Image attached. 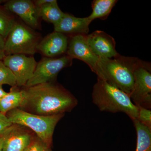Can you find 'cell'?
<instances>
[{"mask_svg": "<svg viewBox=\"0 0 151 151\" xmlns=\"http://www.w3.org/2000/svg\"><path fill=\"white\" fill-rule=\"evenodd\" d=\"M0 151H3L2 147V140L1 137H0Z\"/></svg>", "mask_w": 151, "mask_h": 151, "instance_id": "28", "label": "cell"}, {"mask_svg": "<svg viewBox=\"0 0 151 151\" xmlns=\"http://www.w3.org/2000/svg\"><path fill=\"white\" fill-rule=\"evenodd\" d=\"M54 1V0H37L35 2V4L36 6L39 7L49 3L52 2Z\"/></svg>", "mask_w": 151, "mask_h": 151, "instance_id": "24", "label": "cell"}, {"mask_svg": "<svg viewBox=\"0 0 151 151\" xmlns=\"http://www.w3.org/2000/svg\"><path fill=\"white\" fill-rule=\"evenodd\" d=\"M138 108V120L143 125L151 129V111L150 109L139 107Z\"/></svg>", "mask_w": 151, "mask_h": 151, "instance_id": "21", "label": "cell"}, {"mask_svg": "<svg viewBox=\"0 0 151 151\" xmlns=\"http://www.w3.org/2000/svg\"><path fill=\"white\" fill-rule=\"evenodd\" d=\"M26 127L12 124L0 136L3 151H23L36 135Z\"/></svg>", "mask_w": 151, "mask_h": 151, "instance_id": "10", "label": "cell"}, {"mask_svg": "<svg viewBox=\"0 0 151 151\" xmlns=\"http://www.w3.org/2000/svg\"><path fill=\"white\" fill-rule=\"evenodd\" d=\"M72 60L67 55L58 58H44L37 64L33 74L27 81L26 87L51 82L60 70L71 65Z\"/></svg>", "mask_w": 151, "mask_h": 151, "instance_id": "6", "label": "cell"}, {"mask_svg": "<svg viewBox=\"0 0 151 151\" xmlns=\"http://www.w3.org/2000/svg\"><path fill=\"white\" fill-rule=\"evenodd\" d=\"M86 40L92 51L100 59L113 58L119 54L114 38L103 31L96 30L87 35Z\"/></svg>", "mask_w": 151, "mask_h": 151, "instance_id": "11", "label": "cell"}, {"mask_svg": "<svg viewBox=\"0 0 151 151\" xmlns=\"http://www.w3.org/2000/svg\"><path fill=\"white\" fill-rule=\"evenodd\" d=\"M38 16L44 20L52 24L55 26L60 22L65 14L60 9L57 1L37 7Z\"/></svg>", "mask_w": 151, "mask_h": 151, "instance_id": "16", "label": "cell"}, {"mask_svg": "<svg viewBox=\"0 0 151 151\" xmlns=\"http://www.w3.org/2000/svg\"><path fill=\"white\" fill-rule=\"evenodd\" d=\"M134 87L130 97L137 107L151 108V65L145 62L138 67L134 73Z\"/></svg>", "mask_w": 151, "mask_h": 151, "instance_id": "7", "label": "cell"}, {"mask_svg": "<svg viewBox=\"0 0 151 151\" xmlns=\"http://www.w3.org/2000/svg\"><path fill=\"white\" fill-rule=\"evenodd\" d=\"M38 39L25 26L15 22L5 40L4 52L6 55H34L37 51Z\"/></svg>", "mask_w": 151, "mask_h": 151, "instance_id": "5", "label": "cell"}, {"mask_svg": "<svg viewBox=\"0 0 151 151\" xmlns=\"http://www.w3.org/2000/svg\"><path fill=\"white\" fill-rule=\"evenodd\" d=\"M14 20L0 6V35L6 39L15 23Z\"/></svg>", "mask_w": 151, "mask_h": 151, "instance_id": "19", "label": "cell"}, {"mask_svg": "<svg viewBox=\"0 0 151 151\" xmlns=\"http://www.w3.org/2000/svg\"><path fill=\"white\" fill-rule=\"evenodd\" d=\"M145 62L137 58L122 56L119 54L113 58L100 59V78L117 87L130 97L134 87L135 70Z\"/></svg>", "mask_w": 151, "mask_h": 151, "instance_id": "2", "label": "cell"}, {"mask_svg": "<svg viewBox=\"0 0 151 151\" xmlns=\"http://www.w3.org/2000/svg\"><path fill=\"white\" fill-rule=\"evenodd\" d=\"M8 84L12 87L17 86L13 73L2 60H0V85Z\"/></svg>", "mask_w": 151, "mask_h": 151, "instance_id": "20", "label": "cell"}, {"mask_svg": "<svg viewBox=\"0 0 151 151\" xmlns=\"http://www.w3.org/2000/svg\"><path fill=\"white\" fill-rule=\"evenodd\" d=\"M117 2V0H94L92 2V13L87 17L91 22L97 19H106Z\"/></svg>", "mask_w": 151, "mask_h": 151, "instance_id": "17", "label": "cell"}, {"mask_svg": "<svg viewBox=\"0 0 151 151\" xmlns=\"http://www.w3.org/2000/svg\"><path fill=\"white\" fill-rule=\"evenodd\" d=\"M68 44L65 34L54 31L39 43L37 50L46 57L52 58L66 52Z\"/></svg>", "mask_w": 151, "mask_h": 151, "instance_id": "13", "label": "cell"}, {"mask_svg": "<svg viewBox=\"0 0 151 151\" xmlns=\"http://www.w3.org/2000/svg\"><path fill=\"white\" fill-rule=\"evenodd\" d=\"M6 115L12 124L26 127L45 145L51 147L55 129L64 114L41 116L16 108L9 111Z\"/></svg>", "mask_w": 151, "mask_h": 151, "instance_id": "4", "label": "cell"}, {"mask_svg": "<svg viewBox=\"0 0 151 151\" xmlns=\"http://www.w3.org/2000/svg\"><path fill=\"white\" fill-rule=\"evenodd\" d=\"M66 52L67 55L72 59L75 58L85 63L92 71L96 74L97 78H100V58L94 54L89 47L86 40V35L73 36L68 42Z\"/></svg>", "mask_w": 151, "mask_h": 151, "instance_id": "8", "label": "cell"}, {"mask_svg": "<svg viewBox=\"0 0 151 151\" xmlns=\"http://www.w3.org/2000/svg\"><path fill=\"white\" fill-rule=\"evenodd\" d=\"M24 92L23 89L18 90L12 88L10 92L0 99V113L6 114L9 111L19 108L23 103Z\"/></svg>", "mask_w": 151, "mask_h": 151, "instance_id": "15", "label": "cell"}, {"mask_svg": "<svg viewBox=\"0 0 151 151\" xmlns=\"http://www.w3.org/2000/svg\"><path fill=\"white\" fill-rule=\"evenodd\" d=\"M12 124L6 114L0 113V136Z\"/></svg>", "mask_w": 151, "mask_h": 151, "instance_id": "23", "label": "cell"}, {"mask_svg": "<svg viewBox=\"0 0 151 151\" xmlns=\"http://www.w3.org/2000/svg\"><path fill=\"white\" fill-rule=\"evenodd\" d=\"M7 93V92H5L3 89L1 85H0V99L5 96Z\"/></svg>", "mask_w": 151, "mask_h": 151, "instance_id": "26", "label": "cell"}, {"mask_svg": "<svg viewBox=\"0 0 151 151\" xmlns=\"http://www.w3.org/2000/svg\"><path fill=\"white\" fill-rule=\"evenodd\" d=\"M91 22L87 17H76L65 13L60 22L54 26V31L67 34L87 35Z\"/></svg>", "mask_w": 151, "mask_h": 151, "instance_id": "14", "label": "cell"}, {"mask_svg": "<svg viewBox=\"0 0 151 151\" xmlns=\"http://www.w3.org/2000/svg\"><path fill=\"white\" fill-rule=\"evenodd\" d=\"M3 60L4 64L13 73L17 85L19 86H25L32 76L37 64L34 58L24 54L6 55Z\"/></svg>", "mask_w": 151, "mask_h": 151, "instance_id": "9", "label": "cell"}, {"mask_svg": "<svg viewBox=\"0 0 151 151\" xmlns=\"http://www.w3.org/2000/svg\"><path fill=\"white\" fill-rule=\"evenodd\" d=\"M137 134L136 151H151V129L137 119L133 120Z\"/></svg>", "mask_w": 151, "mask_h": 151, "instance_id": "18", "label": "cell"}, {"mask_svg": "<svg viewBox=\"0 0 151 151\" xmlns=\"http://www.w3.org/2000/svg\"><path fill=\"white\" fill-rule=\"evenodd\" d=\"M50 147L35 136L23 151H46Z\"/></svg>", "mask_w": 151, "mask_h": 151, "instance_id": "22", "label": "cell"}, {"mask_svg": "<svg viewBox=\"0 0 151 151\" xmlns=\"http://www.w3.org/2000/svg\"><path fill=\"white\" fill-rule=\"evenodd\" d=\"M23 90L24 101L19 109L33 114L45 116L64 114L78 104L77 99L69 91L51 82Z\"/></svg>", "mask_w": 151, "mask_h": 151, "instance_id": "1", "label": "cell"}, {"mask_svg": "<svg viewBox=\"0 0 151 151\" xmlns=\"http://www.w3.org/2000/svg\"><path fill=\"white\" fill-rule=\"evenodd\" d=\"M46 151H52V150L51 148L50 147L47 149V150Z\"/></svg>", "mask_w": 151, "mask_h": 151, "instance_id": "29", "label": "cell"}, {"mask_svg": "<svg viewBox=\"0 0 151 151\" xmlns=\"http://www.w3.org/2000/svg\"><path fill=\"white\" fill-rule=\"evenodd\" d=\"M92 100L100 111L123 112L132 121L137 119L138 108L129 96L105 80L97 78L92 90Z\"/></svg>", "mask_w": 151, "mask_h": 151, "instance_id": "3", "label": "cell"}, {"mask_svg": "<svg viewBox=\"0 0 151 151\" xmlns=\"http://www.w3.org/2000/svg\"><path fill=\"white\" fill-rule=\"evenodd\" d=\"M6 10L16 14L30 27L38 26L37 9L35 3L29 0H10L4 5Z\"/></svg>", "mask_w": 151, "mask_h": 151, "instance_id": "12", "label": "cell"}, {"mask_svg": "<svg viewBox=\"0 0 151 151\" xmlns=\"http://www.w3.org/2000/svg\"><path fill=\"white\" fill-rule=\"evenodd\" d=\"M5 56L6 55L4 52L3 50H0V60H2L4 59Z\"/></svg>", "mask_w": 151, "mask_h": 151, "instance_id": "27", "label": "cell"}, {"mask_svg": "<svg viewBox=\"0 0 151 151\" xmlns=\"http://www.w3.org/2000/svg\"><path fill=\"white\" fill-rule=\"evenodd\" d=\"M5 40L0 35V50L4 51Z\"/></svg>", "mask_w": 151, "mask_h": 151, "instance_id": "25", "label": "cell"}]
</instances>
